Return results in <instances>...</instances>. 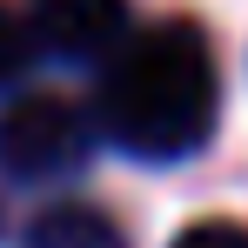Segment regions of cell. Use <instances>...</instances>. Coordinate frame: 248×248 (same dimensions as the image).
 <instances>
[{"mask_svg": "<svg viewBox=\"0 0 248 248\" xmlns=\"http://www.w3.org/2000/svg\"><path fill=\"white\" fill-rule=\"evenodd\" d=\"M34 54H41V41H34V27H27V14H14V7L0 0V94L27 81Z\"/></svg>", "mask_w": 248, "mask_h": 248, "instance_id": "5", "label": "cell"}, {"mask_svg": "<svg viewBox=\"0 0 248 248\" xmlns=\"http://www.w3.org/2000/svg\"><path fill=\"white\" fill-rule=\"evenodd\" d=\"M215 114H221V74H215L208 34L188 20H161L121 41V54L101 67L94 127L134 161L195 155L215 134Z\"/></svg>", "mask_w": 248, "mask_h": 248, "instance_id": "1", "label": "cell"}, {"mask_svg": "<svg viewBox=\"0 0 248 248\" xmlns=\"http://www.w3.org/2000/svg\"><path fill=\"white\" fill-rule=\"evenodd\" d=\"M20 248H127V235H121V221L94 202H54L27 221Z\"/></svg>", "mask_w": 248, "mask_h": 248, "instance_id": "4", "label": "cell"}, {"mask_svg": "<svg viewBox=\"0 0 248 248\" xmlns=\"http://www.w3.org/2000/svg\"><path fill=\"white\" fill-rule=\"evenodd\" d=\"M174 248H248V228L242 221H195L174 235Z\"/></svg>", "mask_w": 248, "mask_h": 248, "instance_id": "6", "label": "cell"}, {"mask_svg": "<svg viewBox=\"0 0 248 248\" xmlns=\"http://www.w3.org/2000/svg\"><path fill=\"white\" fill-rule=\"evenodd\" d=\"M27 27L54 61H114L127 41V0H27Z\"/></svg>", "mask_w": 248, "mask_h": 248, "instance_id": "3", "label": "cell"}, {"mask_svg": "<svg viewBox=\"0 0 248 248\" xmlns=\"http://www.w3.org/2000/svg\"><path fill=\"white\" fill-rule=\"evenodd\" d=\"M94 114L74 108L67 94H14L0 108V174L7 181H67L94 155Z\"/></svg>", "mask_w": 248, "mask_h": 248, "instance_id": "2", "label": "cell"}]
</instances>
